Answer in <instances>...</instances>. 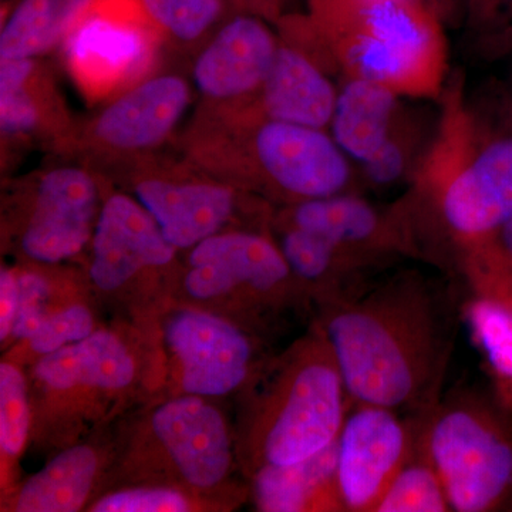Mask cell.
Wrapping results in <instances>:
<instances>
[{"label": "cell", "instance_id": "1", "mask_svg": "<svg viewBox=\"0 0 512 512\" xmlns=\"http://www.w3.org/2000/svg\"><path fill=\"white\" fill-rule=\"evenodd\" d=\"M440 291L419 272H403L336 301L325 338L357 403L393 410L429 403L454 338L451 305Z\"/></svg>", "mask_w": 512, "mask_h": 512}, {"label": "cell", "instance_id": "2", "mask_svg": "<svg viewBox=\"0 0 512 512\" xmlns=\"http://www.w3.org/2000/svg\"><path fill=\"white\" fill-rule=\"evenodd\" d=\"M306 25L346 79L436 97L447 69L443 20L426 0H308Z\"/></svg>", "mask_w": 512, "mask_h": 512}, {"label": "cell", "instance_id": "3", "mask_svg": "<svg viewBox=\"0 0 512 512\" xmlns=\"http://www.w3.org/2000/svg\"><path fill=\"white\" fill-rule=\"evenodd\" d=\"M420 175L434 187L441 218L463 242H477L512 220V130L485 133L448 104Z\"/></svg>", "mask_w": 512, "mask_h": 512}, {"label": "cell", "instance_id": "4", "mask_svg": "<svg viewBox=\"0 0 512 512\" xmlns=\"http://www.w3.org/2000/svg\"><path fill=\"white\" fill-rule=\"evenodd\" d=\"M346 394L325 336L303 345L265 400L256 434L259 467L298 463L338 440L346 419Z\"/></svg>", "mask_w": 512, "mask_h": 512}, {"label": "cell", "instance_id": "5", "mask_svg": "<svg viewBox=\"0 0 512 512\" xmlns=\"http://www.w3.org/2000/svg\"><path fill=\"white\" fill-rule=\"evenodd\" d=\"M427 458L453 511H487L512 480L510 444L463 403L441 410L431 423Z\"/></svg>", "mask_w": 512, "mask_h": 512}, {"label": "cell", "instance_id": "6", "mask_svg": "<svg viewBox=\"0 0 512 512\" xmlns=\"http://www.w3.org/2000/svg\"><path fill=\"white\" fill-rule=\"evenodd\" d=\"M158 36L137 0H92L64 39V55L84 90L104 96L143 77Z\"/></svg>", "mask_w": 512, "mask_h": 512}, {"label": "cell", "instance_id": "7", "mask_svg": "<svg viewBox=\"0 0 512 512\" xmlns=\"http://www.w3.org/2000/svg\"><path fill=\"white\" fill-rule=\"evenodd\" d=\"M249 157L272 187L299 202L352 192L356 171L330 133L259 116Z\"/></svg>", "mask_w": 512, "mask_h": 512}, {"label": "cell", "instance_id": "8", "mask_svg": "<svg viewBox=\"0 0 512 512\" xmlns=\"http://www.w3.org/2000/svg\"><path fill=\"white\" fill-rule=\"evenodd\" d=\"M409 434L393 409L359 403L338 437V485L345 510L376 511L409 456Z\"/></svg>", "mask_w": 512, "mask_h": 512}, {"label": "cell", "instance_id": "9", "mask_svg": "<svg viewBox=\"0 0 512 512\" xmlns=\"http://www.w3.org/2000/svg\"><path fill=\"white\" fill-rule=\"evenodd\" d=\"M97 202L99 190L86 170L60 167L43 175L22 235L23 252L43 264L80 254L92 237Z\"/></svg>", "mask_w": 512, "mask_h": 512}, {"label": "cell", "instance_id": "10", "mask_svg": "<svg viewBox=\"0 0 512 512\" xmlns=\"http://www.w3.org/2000/svg\"><path fill=\"white\" fill-rule=\"evenodd\" d=\"M185 289L208 301L245 289L255 295L279 291L293 274L281 248L248 232L215 234L192 248Z\"/></svg>", "mask_w": 512, "mask_h": 512}, {"label": "cell", "instance_id": "11", "mask_svg": "<svg viewBox=\"0 0 512 512\" xmlns=\"http://www.w3.org/2000/svg\"><path fill=\"white\" fill-rule=\"evenodd\" d=\"M167 340L181 366V384L192 396H224L247 379L251 346L231 323L210 313H177Z\"/></svg>", "mask_w": 512, "mask_h": 512}, {"label": "cell", "instance_id": "12", "mask_svg": "<svg viewBox=\"0 0 512 512\" xmlns=\"http://www.w3.org/2000/svg\"><path fill=\"white\" fill-rule=\"evenodd\" d=\"M175 249L140 202L113 195L94 227L90 275L97 288L116 291L144 269L170 264Z\"/></svg>", "mask_w": 512, "mask_h": 512}, {"label": "cell", "instance_id": "13", "mask_svg": "<svg viewBox=\"0 0 512 512\" xmlns=\"http://www.w3.org/2000/svg\"><path fill=\"white\" fill-rule=\"evenodd\" d=\"M279 43L259 16H235L198 56L194 64L195 86L214 100L258 96Z\"/></svg>", "mask_w": 512, "mask_h": 512}, {"label": "cell", "instance_id": "14", "mask_svg": "<svg viewBox=\"0 0 512 512\" xmlns=\"http://www.w3.org/2000/svg\"><path fill=\"white\" fill-rule=\"evenodd\" d=\"M187 82L174 74L133 84L94 121L92 137L110 151H143L158 146L190 106Z\"/></svg>", "mask_w": 512, "mask_h": 512}, {"label": "cell", "instance_id": "15", "mask_svg": "<svg viewBox=\"0 0 512 512\" xmlns=\"http://www.w3.org/2000/svg\"><path fill=\"white\" fill-rule=\"evenodd\" d=\"M153 430L184 480L197 488H211L227 477L231 443L217 409L198 396L178 397L158 407Z\"/></svg>", "mask_w": 512, "mask_h": 512}, {"label": "cell", "instance_id": "16", "mask_svg": "<svg viewBox=\"0 0 512 512\" xmlns=\"http://www.w3.org/2000/svg\"><path fill=\"white\" fill-rule=\"evenodd\" d=\"M402 94L383 84L346 79L340 86L330 121V136L359 167L389 146L419 130L420 123L406 110Z\"/></svg>", "mask_w": 512, "mask_h": 512}, {"label": "cell", "instance_id": "17", "mask_svg": "<svg viewBox=\"0 0 512 512\" xmlns=\"http://www.w3.org/2000/svg\"><path fill=\"white\" fill-rule=\"evenodd\" d=\"M136 195L177 249L218 234L235 211V192L225 185L147 178L137 183Z\"/></svg>", "mask_w": 512, "mask_h": 512}, {"label": "cell", "instance_id": "18", "mask_svg": "<svg viewBox=\"0 0 512 512\" xmlns=\"http://www.w3.org/2000/svg\"><path fill=\"white\" fill-rule=\"evenodd\" d=\"M339 89L318 62L302 50L279 43L256 100L259 116L299 126L329 127Z\"/></svg>", "mask_w": 512, "mask_h": 512}, {"label": "cell", "instance_id": "19", "mask_svg": "<svg viewBox=\"0 0 512 512\" xmlns=\"http://www.w3.org/2000/svg\"><path fill=\"white\" fill-rule=\"evenodd\" d=\"M291 225L328 238L366 264L403 247L394 221L353 192L298 202Z\"/></svg>", "mask_w": 512, "mask_h": 512}, {"label": "cell", "instance_id": "20", "mask_svg": "<svg viewBox=\"0 0 512 512\" xmlns=\"http://www.w3.org/2000/svg\"><path fill=\"white\" fill-rule=\"evenodd\" d=\"M255 500L266 512H298L312 507L345 510L338 485V440L298 463L259 467Z\"/></svg>", "mask_w": 512, "mask_h": 512}, {"label": "cell", "instance_id": "21", "mask_svg": "<svg viewBox=\"0 0 512 512\" xmlns=\"http://www.w3.org/2000/svg\"><path fill=\"white\" fill-rule=\"evenodd\" d=\"M136 373L133 357L113 333L100 330L79 342L43 356L35 375L50 389L73 387L120 390L130 386Z\"/></svg>", "mask_w": 512, "mask_h": 512}, {"label": "cell", "instance_id": "22", "mask_svg": "<svg viewBox=\"0 0 512 512\" xmlns=\"http://www.w3.org/2000/svg\"><path fill=\"white\" fill-rule=\"evenodd\" d=\"M96 453L76 446L53 458L20 488L15 510L19 512H73L86 503L96 478Z\"/></svg>", "mask_w": 512, "mask_h": 512}, {"label": "cell", "instance_id": "23", "mask_svg": "<svg viewBox=\"0 0 512 512\" xmlns=\"http://www.w3.org/2000/svg\"><path fill=\"white\" fill-rule=\"evenodd\" d=\"M92 0H20L0 35V59H33L64 42Z\"/></svg>", "mask_w": 512, "mask_h": 512}, {"label": "cell", "instance_id": "24", "mask_svg": "<svg viewBox=\"0 0 512 512\" xmlns=\"http://www.w3.org/2000/svg\"><path fill=\"white\" fill-rule=\"evenodd\" d=\"M279 248L293 274L316 284L350 282L367 265L328 238L293 225L286 229Z\"/></svg>", "mask_w": 512, "mask_h": 512}, {"label": "cell", "instance_id": "25", "mask_svg": "<svg viewBox=\"0 0 512 512\" xmlns=\"http://www.w3.org/2000/svg\"><path fill=\"white\" fill-rule=\"evenodd\" d=\"M460 22L478 59H512V0H464Z\"/></svg>", "mask_w": 512, "mask_h": 512}, {"label": "cell", "instance_id": "26", "mask_svg": "<svg viewBox=\"0 0 512 512\" xmlns=\"http://www.w3.org/2000/svg\"><path fill=\"white\" fill-rule=\"evenodd\" d=\"M447 493L430 461L404 464L387 487L375 512L450 511Z\"/></svg>", "mask_w": 512, "mask_h": 512}, {"label": "cell", "instance_id": "27", "mask_svg": "<svg viewBox=\"0 0 512 512\" xmlns=\"http://www.w3.org/2000/svg\"><path fill=\"white\" fill-rule=\"evenodd\" d=\"M160 35L181 42L200 39L218 22L227 0H137Z\"/></svg>", "mask_w": 512, "mask_h": 512}, {"label": "cell", "instance_id": "28", "mask_svg": "<svg viewBox=\"0 0 512 512\" xmlns=\"http://www.w3.org/2000/svg\"><path fill=\"white\" fill-rule=\"evenodd\" d=\"M30 412L26 380L18 367L0 365V447L18 457L28 440Z\"/></svg>", "mask_w": 512, "mask_h": 512}, {"label": "cell", "instance_id": "29", "mask_svg": "<svg viewBox=\"0 0 512 512\" xmlns=\"http://www.w3.org/2000/svg\"><path fill=\"white\" fill-rule=\"evenodd\" d=\"M467 315L491 365L501 375L512 377V312L500 303L480 299L471 303Z\"/></svg>", "mask_w": 512, "mask_h": 512}, {"label": "cell", "instance_id": "30", "mask_svg": "<svg viewBox=\"0 0 512 512\" xmlns=\"http://www.w3.org/2000/svg\"><path fill=\"white\" fill-rule=\"evenodd\" d=\"M94 332V320L89 309L73 305L49 315L42 328L29 339L30 349L39 355L49 353L79 342Z\"/></svg>", "mask_w": 512, "mask_h": 512}, {"label": "cell", "instance_id": "31", "mask_svg": "<svg viewBox=\"0 0 512 512\" xmlns=\"http://www.w3.org/2000/svg\"><path fill=\"white\" fill-rule=\"evenodd\" d=\"M94 512H184L190 503L170 488H134L106 495L93 505Z\"/></svg>", "mask_w": 512, "mask_h": 512}, {"label": "cell", "instance_id": "32", "mask_svg": "<svg viewBox=\"0 0 512 512\" xmlns=\"http://www.w3.org/2000/svg\"><path fill=\"white\" fill-rule=\"evenodd\" d=\"M32 79L0 84V126L8 136H26L42 123V109L30 90Z\"/></svg>", "mask_w": 512, "mask_h": 512}, {"label": "cell", "instance_id": "33", "mask_svg": "<svg viewBox=\"0 0 512 512\" xmlns=\"http://www.w3.org/2000/svg\"><path fill=\"white\" fill-rule=\"evenodd\" d=\"M18 282L19 306L12 336L16 339H30L49 318L46 305L50 288L46 279L39 274L19 275Z\"/></svg>", "mask_w": 512, "mask_h": 512}, {"label": "cell", "instance_id": "34", "mask_svg": "<svg viewBox=\"0 0 512 512\" xmlns=\"http://www.w3.org/2000/svg\"><path fill=\"white\" fill-rule=\"evenodd\" d=\"M19 306L18 275L3 268L0 272V339L5 342L12 336Z\"/></svg>", "mask_w": 512, "mask_h": 512}, {"label": "cell", "instance_id": "35", "mask_svg": "<svg viewBox=\"0 0 512 512\" xmlns=\"http://www.w3.org/2000/svg\"><path fill=\"white\" fill-rule=\"evenodd\" d=\"M444 23L460 22L464 0H426Z\"/></svg>", "mask_w": 512, "mask_h": 512}, {"label": "cell", "instance_id": "36", "mask_svg": "<svg viewBox=\"0 0 512 512\" xmlns=\"http://www.w3.org/2000/svg\"><path fill=\"white\" fill-rule=\"evenodd\" d=\"M239 8L248 10L251 15L274 16L278 12L279 0H232Z\"/></svg>", "mask_w": 512, "mask_h": 512}, {"label": "cell", "instance_id": "37", "mask_svg": "<svg viewBox=\"0 0 512 512\" xmlns=\"http://www.w3.org/2000/svg\"><path fill=\"white\" fill-rule=\"evenodd\" d=\"M495 234H498V237H500L505 255L508 256V261H510L512 265V220L507 222V224H505L500 231L495 232Z\"/></svg>", "mask_w": 512, "mask_h": 512}, {"label": "cell", "instance_id": "38", "mask_svg": "<svg viewBox=\"0 0 512 512\" xmlns=\"http://www.w3.org/2000/svg\"><path fill=\"white\" fill-rule=\"evenodd\" d=\"M507 109H508V120H510L511 130H512V72H511L510 79H508Z\"/></svg>", "mask_w": 512, "mask_h": 512}]
</instances>
